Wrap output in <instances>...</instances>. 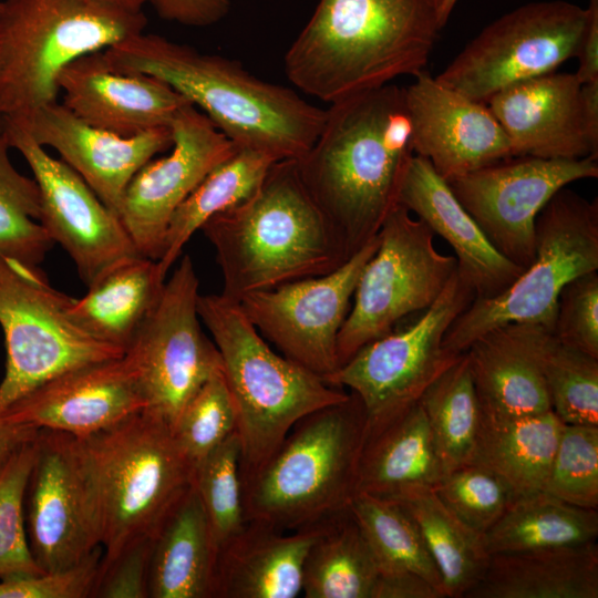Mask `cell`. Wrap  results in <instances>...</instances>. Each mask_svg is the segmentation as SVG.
<instances>
[{
	"label": "cell",
	"instance_id": "obj_21",
	"mask_svg": "<svg viewBox=\"0 0 598 598\" xmlns=\"http://www.w3.org/2000/svg\"><path fill=\"white\" fill-rule=\"evenodd\" d=\"M130 361L92 362L40 384L0 413V420L86 437L145 410Z\"/></svg>",
	"mask_w": 598,
	"mask_h": 598
},
{
	"label": "cell",
	"instance_id": "obj_39",
	"mask_svg": "<svg viewBox=\"0 0 598 598\" xmlns=\"http://www.w3.org/2000/svg\"><path fill=\"white\" fill-rule=\"evenodd\" d=\"M9 148L0 136V255L40 266L54 243L40 224L39 186L13 166Z\"/></svg>",
	"mask_w": 598,
	"mask_h": 598
},
{
	"label": "cell",
	"instance_id": "obj_35",
	"mask_svg": "<svg viewBox=\"0 0 598 598\" xmlns=\"http://www.w3.org/2000/svg\"><path fill=\"white\" fill-rule=\"evenodd\" d=\"M379 568L350 508L321 523L302 567L306 598H373Z\"/></svg>",
	"mask_w": 598,
	"mask_h": 598
},
{
	"label": "cell",
	"instance_id": "obj_10",
	"mask_svg": "<svg viewBox=\"0 0 598 598\" xmlns=\"http://www.w3.org/2000/svg\"><path fill=\"white\" fill-rule=\"evenodd\" d=\"M72 299L52 287L40 266L0 255V326L7 349L0 413L61 373L124 354L75 323L69 313Z\"/></svg>",
	"mask_w": 598,
	"mask_h": 598
},
{
	"label": "cell",
	"instance_id": "obj_36",
	"mask_svg": "<svg viewBox=\"0 0 598 598\" xmlns=\"http://www.w3.org/2000/svg\"><path fill=\"white\" fill-rule=\"evenodd\" d=\"M394 501L416 523L440 573L446 598H464L480 581L488 563L482 536L457 519L433 487L413 488Z\"/></svg>",
	"mask_w": 598,
	"mask_h": 598
},
{
	"label": "cell",
	"instance_id": "obj_27",
	"mask_svg": "<svg viewBox=\"0 0 598 598\" xmlns=\"http://www.w3.org/2000/svg\"><path fill=\"white\" fill-rule=\"evenodd\" d=\"M321 523L280 530L259 522L244 528L217 551L214 598H295L302 567Z\"/></svg>",
	"mask_w": 598,
	"mask_h": 598
},
{
	"label": "cell",
	"instance_id": "obj_54",
	"mask_svg": "<svg viewBox=\"0 0 598 598\" xmlns=\"http://www.w3.org/2000/svg\"><path fill=\"white\" fill-rule=\"evenodd\" d=\"M110 6L123 8L132 11H143L142 8L152 0H94Z\"/></svg>",
	"mask_w": 598,
	"mask_h": 598
},
{
	"label": "cell",
	"instance_id": "obj_19",
	"mask_svg": "<svg viewBox=\"0 0 598 598\" xmlns=\"http://www.w3.org/2000/svg\"><path fill=\"white\" fill-rule=\"evenodd\" d=\"M171 153L144 164L127 185L118 218L140 254L158 260L171 218L202 179L235 148L190 103L171 125Z\"/></svg>",
	"mask_w": 598,
	"mask_h": 598
},
{
	"label": "cell",
	"instance_id": "obj_18",
	"mask_svg": "<svg viewBox=\"0 0 598 598\" xmlns=\"http://www.w3.org/2000/svg\"><path fill=\"white\" fill-rule=\"evenodd\" d=\"M0 136L32 171L41 195L40 224L69 254L86 287L142 256L118 216L62 159L49 155L19 123L0 118Z\"/></svg>",
	"mask_w": 598,
	"mask_h": 598
},
{
	"label": "cell",
	"instance_id": "obj_20",
	"mask_svg": "<svg viewBox=\"0 0 598 598\" xmlns=\"http://www.w3.org/2000/svg\"><path fill=\"white\" fill-rule=\"evenodd\" d=\"M404 87L414 154L445 181L509 158L513 147L486 103L467 97L423 70Z\"/></svg>",
	"mask_w": 598,
	"mask_h": 598
},
{
	"label": "cell",
	"instance_id": "obj_17",
	"mask_svg": "<svg viewBox=\"0 0 598 598\" xmlns=\"http://www.w3.org/2000/svg\"><path fill=\"white\" fill-rule=\"evenodd\" d=\"M379 234L336 270L255 291L238 302L283 357L326 380L339 369L337 341Z\"/></svg>",
	"mask_w": 598,
	"mask_h": 598
},
{
	"label": "cell",
	"instance_id": "obj_2",
	"mask_svg": "<svg viewBox=\"0 0 598 598\" xmlns=\"http://www.w3.org/2000/svg\"><path fill=\"white\" fill-rule=\"evenodd\" d=\"M122 72L155 76L204 113L236 146L277 161L299 159L318 137L327 110L288 86L264 81L238 61L140 33L103 50Z\"/></svg>",
	"mask_w": 598,
	"mask_h": 598
},
{
	"label": "cell",
	"instance_id": "obj_53",
	"mask_svg": "<svg viewBox=\"0 0 598 598\" xmlns=\"http://www.w3.org/2000/svg\"><path fill=\"white\" fill-rule=\"evenodd\" d=\"M39 430L0 420V460L22 443L37 436Z\"/></svg>",
	"mask_w": 598,
	"mask_h": 598
},
{
	"label": "cell",
	"instance_id": "obj_32",
	"mask_svg": "<svg viewBox=\"0 0 598 598\" xmlns=\"http://www.w3.org/2000/svg\"><path fill=\"white\" fill-rule=\"evenodd\" d=\"M563 425L553 410L511 420L482 415L471 463L498 475L517 495L544 491Z\"/></svg>",
	"mask_w": 598,
	"mask_h": 598
},
{
	"label": "cell",
	"instance_id": "obj_30",
	"mask_svg": "<svg viewBox=\"0 0 598 598\" xmlns=\"http://www.w3.org/2000/svg\"><path fill=\"white\" fill-rule=\"evenodd\" d=\"M216 550L193 486L154 538L150 598H214Z\"/></svg>",
	"mask_w": 598,
	"mask_h": 598
},
{
	"label": "cell",
	"instance_id": "obj_24",
	"mask_svg": "<svg viewBox=\"0 0 598 598\" xmlns=\"http://www.w3.org/2000/svg\"><path fill=\"white\" fill-rule=\"evenodd\" d=\"M580 87L575 73L554 71L507 86L486 104L515 156L597 158L581 118Z\"/></svg>",
	"mask_w": 598,
	"mask_h": 598
},
{
	"label": "cell",
	"instance_id": "obj_29",
	"mask_svg": "<svg viewBox=\"0 0 598 598\" xmlns=\"http://www.w3.org/2000/svg\"><path fill=\"white\" fill-rule=\"evenodd\" d=\"M596 542L489 555L480 581L464 598H597Z\"/></svg>",
	"mask_w": 598,
	"mask_h": 598
},
{
	"label": "cell",
	"instance_id": "obj_34",
	"mask_svg": "<svg viewBox=\"0 0 598 598\" xmlns=\"http://www.w3.org/2000/svg\"><path fill=\"white\" fill-rule=\"evenodd\" d=\"M276 162L266 153L235 145L173 214L157 260L162 274L167 277L184 246L208 219L251 196Z\"/></svg>",
	"mask_w": 598,
	"mask_h": 598
},
{
	"label": "cell",
	"instance_id": "obj_47",
	"mask_svg": "<svg viewBox=\"0 0 598 598\" xmlns=\"http://www.w3.org/2000/svg\"><path fill=\"white\" fill-rule=\"evenodd\" d=\"M103 557L96 548L82 563L59 571L16 574L0 578V598L92 597Z\"/></svg>",
	"mask_w": 598,
	"mask_h": 598
},
{
	"label": "cell",
	"instance_id": "obj_31",
	"mask_svg": "<svg viewBox=\"0 0 598 598\" xmlns=\"http://www.w3.org/2000/svg\"><path fill=\"white\" fill-rule=\"evenodd\" d=\"M165 281L157 260L137 256L89 286L82 298H73L69 313L90 336L125 352L158 302Z\"/></svg>",
	"mask_w": 598,
	"mask_h": 598
},
{
	"label": "cell",
	"instance_id": "obj_46",
	"mask_svg": "<svg viewBox=\"0 0 598 598\" xmlns=\"http://www.w3.org/2000/svg\"><path fill=\"white\" fill-rule=\"evenodd\" d=\"M553 336L561 343L598 358V274L569 281L557 301Z\"/></svg>",
	"mask_w": 598,
	"mask_h": 598
},
{
	"label": "cell",
	"instance_id": "obj_50",
	"mask_svg": "<svg viewBox=\"0 0 598 598\" xmlns=\"http://www.w3.org/2000/svg\"><path fill=\"white\" fill-rule=\"evenodd\" d=\"M373 598H445V596L424 577L403 571L380 574Z\"/></svg>",
	"mask_w": 598,
	"mask_h": 598
},
{
	"label": "cell",
	"instance_id": "obj_55",
	"mask_svg": "<svg viewBox=\"0 0 598 598\" xmlns=\"http://www.w3.org/2000/svg\"><path fill=\"white\" fill-rule=\"evenodd\" d=\"M457 0H440L437 6L439 21L441 28L447 22Z\"/></svg>",
	"mask_w": 598,
	"mask_h": 598
},
{
	"label": "cell",
	"instance_id": "obj_16",
	"mask_svg": "<svg viewBox=\"0 0 598 598\" xmlns=\"http://www.w3.org/2000/svg\"><path fill=\"white\" fill-rule=\"evenodd\" d=\"M596 177L595 157L512 156L446 182L494 248L524 270L535 256V224L544 206L568 184Z\"/></svg>",
	"mask_w": 598,
	"mask_h": 598
},
{
	"label": "cell",
	"instance_id": "obj_8",
	"mask_svg": "<svg viewBox=\"0 0 598 598\" xmlns=\"http://www.w3.org/2000/svg\"><path fill=\"white\" fill-rule=\"evenodd\" d=\"M147 19L94 0L0 2V118L58 101L63 69L143 32Z\"/></svg>",
	"mask_w": 598,
	"mask_h": 598
},
{
	"label": "cell",
	"instance_id": "obj_49",
	"mask_svg": "<svg viewBox=\"0 0 598 598\" xmlns=\"http://www.w3.org/2000/svg\"><path fill=\"white\" fill-rule=\"evenodd\" d=\"M151 3L161 18L190 27L214 24L230 8L229 0H152Z\"/></svg>",
	"mask_w": 598,
	"mask_h": 598
},
{
	"label": "cell",
	"instance_id": "obj_52",
	"mask_svg": "<svg viewBox=\"0 0 598 598\" xmlns=\"http://www.w3.org/2000/svg\"><path fill=\"white\" fill-rule=\"evenodd\" d=\"M580 111L587 137L598 152V80L581 84Z\"/></svg>",
	"mask_w": 598,
	"mask_h": 598
},
{
	"label": "cell",
	"instance_id": "obj_5",
	"mask_svg": "<svg viewBox=\"0 0 598 598\" xmlns=\"http://www.w3.org/2000/svg\"><path fill=\"white\" fill-rule=\"evenodd\" d=\"M365 431V409L353 392L300 419L262 465L240 476L246 520L297 530L347 509Z\"/></svg>",
	"mask_w": 598,
	"mask_h": 598
},
{
	"label": "cell",
	"instance_id": "obj_25",
	"mask_svg": "<svg viewBox=\"0 0 598 598\" xmlns=\"http://www.w3.org/2000/svg\"><path fill=\"white\" fill-rule=\"evenodd\" d=\"M399 205L422 220L453 249L458 274L474 299L503 292L523 269L499 254L430 162L414 154L405 171Z\"/></svg>",
	"mask_w": 598,
	"mask_h": 598
},
{
	"label": "cell",
	"instance_id": "obj_13",
	"mask_svg": "<svg viewBox=\"0 0 598 598\" xmlns=\"http://www.w3.org/2000/svg\"><path fill=\"white\" fill-rule=\"evenodd\" d=\"M474 298L473 288L456 267L442 293L413 324L364 346L324 381L360 398L367 426L386 421L419 401L461 357L447 352L443 339Z\"/></svg>",
	"mask_w": 598,
	"mask_h": 598
},
{
	"label": "cell",
	"instance_id": "obj_7",
	"mask_svg": "<svg viewBox=\"0 0 598 598\" xmlns=\"http://www.w3.org/2000/svg\"><path fill=\"white\" fill-rule=\"evenodd\" d=\"M82 440L94 482L103 557L155 538L193 486L195 465L172 427L147 411Z\"/></svg>",
	"mask_w": 598,
	"mask_h": 598
},
{
	"label": "cell",
	"instance_id": "obj_37",
	"mask_svg": "<svg viewBox=\"0 0 598 598\" xmlns=\"http://www.w3.org/2000/svg\"><path fill=\"white\" fill-rule=\"evenodd\" d=\"M419 402L444 474L470 464L482 410L465 353L426 388Z\"/></svg>",
	"mask_w": 598,
	"mask_h": 598
},
{
	"label": "cell",
	"instance_id": "obj_48",
	"mask_svg": "<svg viewBox=\"0 0 598 598\" xmlns=\"http://www.w3.org/2000/svg\"><path fill=\"white\" fill-rule=\"evenodd\" d=\"M154 538L134 542L113 560L101 565L94 598H148Z\"/></svg>",
	"mask_w": 598,
	"mask_h": 598
},
{
	"label": "cell",
	"instance_id": "obj_3",
	"mask_svg": "<svg viewBox=\"0 0 598 598\" xmlns=\"http://www.w3.org/2000/svg\"><path fill=\"white\" fill-rule=\"evenodd\" d=\"M441 29L436 0H319L285 72L331 104L425 70Z\"/></svg>",
	"mask_w": 598,
	"mask_h": 598
},
{
	"label": "cell",
	"instance_id": "obj_28",
	"mask_svg": "<svg viewBox=\"0 0 598 598\" xmlns=\"http://www.w3.org/2000/svg\"><path fill=\"white\" fill-rule=\"evenodd\" d=\"M433 437L419 401L377 425L367 426L357 493L395 499L442 478Z\"/></svg>",
	"mask_w": 598,
	"mask_h": 598
},
{
	"label": "cell",
	"instance_id": "obj_51",
	"mask_svg": "<svg viewBox=\"0 0 598 598\" xmlns=\"http://www.w3.org/2000/svg\"><path fill=\"white\" fill-rule=\"evenodd\" d=\"M588 23L576 58L579 60L575 75L580 84L598 80V0H589Z\"/></svg>",
	"mask_w": 598,
	"mask_h": 598
},
{
	"label": "cell",
	"instance_id": "obj_41",
	"mask_svg": "<svg viewBox=\"0 0 598 598\" xmlns=\"http://www.w3.org/2000/svg\"><path fill=\"white\" fill-rule=\"evenodd\" d=\"M240 457L241 447L236 431L195 466L194 486L206 515L216 556L218 549L247 523Z\"/></svg>",
	"mask_w": 598,
	"mask_h": 598
},
{
	"label": "cell",
	"instance_id": "obj_38",
	"mask_svg": "<svg viewBox=\"0 0 598 598\" xmlns=\"http://www.w3.org/2000/svg\"><path fill=\"white\" fill-rule=\"evenodd\" d=\"M349 508L381 575L415 573L444 594L440 573L420 529L400 502L357 493Z\"/></svg>",
	"mask_w": 598,
	"mask_h": 598
},
{
	"label": "cell",
	"instance_id": "obj_14",
	"mask_svg": "<svg viewBox=\"0 0 598 598\" xmlns=\"http://www.w3.org/2000/svg\"><path fill=\"white\" fill-rule=\"evenodd\" d=\"M198 287L193 260L185 255L124 352L145 400L144 411L172 430L197 390L223 372L218 349L200 327Z\"/></svg>",
	"mask_w": 598,
	"mask_h": 598
},
{
	"label": "cell",
	"instance_id": "obj_44",
	"mask_svg": "<svg viewBox=\"0 0 598 598\" xmlns=\"http://www.w3.org/2000/svg\"><path fill=\"white\" fill-rule=\"evenodd\" d=\"M544 491L570 505L598 509V425H563Z\"/></svg>",
	"mask_w": 598,
	"mask_h": 598
},
{
	"label": "cell",
	"instance_id": "obj_1",
	"mask_svg": "<svg viewBox=\"0 0 598 598\" xmlns=\"http://www.w3.org/2000/svg\"><path fill=\"white\" fill-rule=\"evenodd\" d=\"M413 156L404 87L389 83L327 109L318 137L297 163L350 257L379 234L399 205Z\"/></svg>",
	"mask_w": 598,
	"mask_h": 598
},
{
	"label": "cell",
	"instance_id": "obj_26",
	"mask_svg": "<svg viewBox=\"0 0 598 598\" xmlns=\"http://www.w3.org/2000/svg\"><path fill=\"white\" fill-rule=\"evenodd\" d=\"M547 331L539 324L508 323L465 351L484 417L511 420L551 411L539 362Z\"/></svg>",
	"mask_w": 598,
	"mask_h": 598
},
{
	"label": "cell",
	"instance_id": "obj_9",
	"mask_svg": "<svg viewBox=\"0 0 598 598\" xmlns=\"http://www.w3.org/2000/svg\"><path fill=\"white\" fill-rule=\"evenodd\" d=\"M530 265L499 295L474 299L447 329L444 349L465 353L477 338L508 323L553 331L558 296L573 279L598 270V202L567 186L544 206L535 224Z\"/></svg>",
	"mask_w": 598,
	"mask_h": 598
},
{
	"label": "cell",
	"instance_id": "obj_40",
	"mask_svg": "<svg viewBox=\"0 0 598 598\" xmlns=\"http://www.w3.org/2000/svg\"><path fill=\"white\" fill-rule=\"evenodd\" d=\"M539 362L553 412L564 424L598 425V358L547 331Z\"/></svg>",
	"mask_w": 598,
	"mask_h": 598
},
{
	"label": "cell",
	"instance_id": "obj_11",
	"mask_svg": "<svg viewBox=\"0 0 598 598\" xmlns=\"http://www.w3.org/2000/svg\"><path fill=\"white\" fill-rule=\"evenodd\" d=\"M457 267L441 254L433 231L401 205L384 220L379 246L365 264L337 341L339 368L403 318L439 298Z\"/></svg>",
	"mask_w": 598,
	"mask_h": 598
},
{
	"label": "cell",
	"instance_id": "obj_42",
	"mask_svg": "<svg viewBox=\"0 0 598 598\" xmlns=\"http://www.w3.org/2000/svg\"><path fill=\"white\" fill-rule=\"evenodd\" d=\"M35 439L22 443L0 460V578L43 573L30 549L24 513Z\"/></svg>",
	"mask_w": 598,
	"mask_h": 598
},
{
	"label": "cell",
	"instance_id": "obj_15",
	"mask_svg": "<svg viewBox=\"0 0 598 598\" xmlns=\"http://www.w3.org/2000/svg\"><path fill=\"white\" fill-rule=\"evenodd\" d=\"M24 513L29 545L45 573L71 568L101 547L97 499L80 437L39 430Z\"/></svg>",
	"mask_w": 598,
	"mask_h": 598
},
{
	"label": "cell",
	"instance_id": "obj_33",
	"mask_svg": "<svg viewBox=\"0 0 598 598\" xmlns=\"http://www.w3.org/2000/svg\"><path fill=\"white\" fill-rule=\"evenodd\" d=\"M598 511L570 505L545 491L518 495L482 536L488 555L596 542Z\"/></svg>",
	"mask_w": 598,
	"mask_h": 598
},
{
	"label": "cell",
	"instance_id": "obj_45",
	"mask_svg": "<svg viewBox=\"0 0 598 598\" xmlns=\"http://www.w3.org/2000/svg\"><path fill=\"white\" fill-rule=\"evenodd\" d=\"M236 431V409L223 372L197 390L173 427L178 445L195 466Z\"/></svg>",
	"mask_w": 598,
	"mask_h": 598
},
{
	"label": "cell",
	"instance_id": "obj_22",
	"mask_svg": "<svg viewBox=\"0 0 598 598\" xmlns=\"http://www.w3.org/2000/svg\"><path fill=\"white\" fill-rule=\"evenodd\" d=\"M11 121L43 147L55 150L117 216L133 176L173 143L169 126L125 137L85 123L58 101Z\"/></svg>",
	"mask_w": 598,
	"mask_h": 598
},
{
	"label": "cell",
	"instance_id": "obj_56",
	"mask_svg": "<svg viewBox=\"0 0 598 598\" xmlns=\"http://www.w3.org/2000/svg\"><path fill=\"white\" fill-rule=\"evenodd\" d=\"M439 1H440V0H436V4H437V6H439Z\"/></svg>",
	"mask_w": 598,
	"mask_h": 598
},
{
	"label": "cell",
	"instance_id": "obj_43",
	"mask_svg": "<svg viewBox=\"0 0 598 598\" xmlns=\"http://www.w3.org/2000/svg\"><path fill=\"white\" fill-rule=\"evenodd\" d=\"M433 491L457 519L481 536L518 496L498 475L473 463L445 473Z\"/></svg>",
	"mask_w": 598,
	"mask_h": 598
},
{
	"label": "cell",
	"instance_id": "obj_23",
	"mask_svg": "<svg viewBox=\"0 0 598 598\" xmlns=\"http://www.w3.org/2000/svg\"><path fill=\"white\" fill-rule=\"evenodd\" d=\"M62 104L85 123L130 137L167 127L187 103L162 80L114 69L103 51L66 65L59 78Z\"/></svg>",
	"mask_w": 598,
	"mask_h": 598
},
{
	"label": "cell",
	"instance_id": "obj_6",
	"mask_svg": "<svg viewBox=\"0 0 598 598\" xmlns=\"http://www.w3.org/2000/svg\"><path fill=\"white\" fill-rule=\"evenodd\" d=\"M197 310L216 344L240 441V476L262 465L303 416L350 393L276 353L238 301L199 295Z\"/></svg>",
	"mask_w": 598,
	"mask_h": 598
},
{
	"label": "cell",
	"instance_id": "obj_4",
	"mask_svg": "<svg viewBox=\"0 0 598 598\" xmlns=\"http://www.w3.org/2000/svg\"><path fill=\"white\" fill-rule=\"evenodd\" d=\"M216 252L221 293H247L329 274L349 258L308 188L297 159L277 161L256 192L202 229Z\"/></svg>",
	"mask_w": 598,
	"mask_h": 598
},
{
	"label": "cell",
	"instance_id": "obj_12",
	"mask_svg": "<svg viewBox=\"0 0 598 598\" xmlns=\"http://www.w3.org/2000/svg\"><path fill=\"white\" fill-rule=\"evenodd\" d=\"M588 17V8L567 1L526 3L486 25L435 78L487 103L507 86L575 58Z\"/></svg>",
	"mask_w": 598,
	"mask_h": 598
}]
</instances>
